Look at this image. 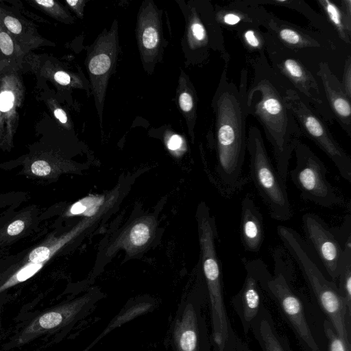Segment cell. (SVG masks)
I'll use <instances>...</instances> for the list:
<instances>
[{
	"mask_svg": "<svg viewBox=\"0 0 351 351\" xmlns=\"http://www.w3.org/2000/svg\"><path fill=\"white\" fill-rule=\"evenodd\" d=\"M266 52L273 69L308 101L325 122L332 124L335 119L322 94L321 87L302 61L292 52L276 45L273 39Z\"/></svg>",
	"mask_w": 351,
	"mask_h": 351,
	"instance_id": "obj_8",
	"label": "cell"
},
{
	"mask_svg": "<svg viewBox=\"0 0 351 351\" xmlns=\"http://www.w3.org/2000/svg\"><path fill=\"white\" fill-rule=\"evenodd\" d=\"M293 152L295 165L290 177L301 197L326 208L343 203V199L326 178L323 161L305 143L300 141Z\"/></svg>",
	"mask_w": 351,
	"mask_h": 351,
	"instance_id": "obj_7",
	"label": "cell"
},
{
	"mask_svg": "<svg viewBox=\"0 0 351 351\" xmlns=\"http://www.w3.org/2000/svg\"><path fill=\"white\" fill-rule=\"evenodd\" d=\"M343 247L338 276V289L346 306L351 311V239L348 240Z\"/></svg>",
	"mask_w": 351,
	"mask_h": 351,
	"instance_id": "obj_31",
	"label": "cell"
},
{
	"mask_svg": "<svg viewBox=\"0 0 351 351\" xmlns=\"http://www.w3.org/2000/svg\"><path fill=\"white\" fill-rule=\"evenodd\" d=\"M214 14L221 27L238 32L248 26H264L272 16L257 1H235L226 5H215Z\"/></svg>",
	"mask_w": 351,
	"mask_h": 351,
	"instance_id": "obj_17",
	"label": "cell"
},
{
	"mask_svg": "<svg viewBox=\"0 0 351 351\" xmlns=\"http://www.w3.org/2000/svg\"><path fill=\"white\" fill-rule=\"evenodd\" d=\"M262 351H291L286 339L277 331L269 312L262 307L250 329Z\"/></svg>",
	"mask_w": 351,
	"mask_h": 351,
	"instance_id": "obj_24",
	"label": "cell"
},
{
	"mask_svg": "<svg viewBox=\"0 0 351 351\" xmlns=\"http://www.w3.org/2000/svg\"><path fill=\"white\" fill-rule=\"evenodd\" d=\"M44 265V263H25L22 267L0 286V293L28 280L40 271Z\"/></svg>",
	"mask_w": 351,
	"mask_h": 351,
	"instance_id": "obj_33",
	"label": "cell"
},
{
	"mask_svg": "<svg viewBox=\"0 0 351 351\" xmlns=\"http://www.w3.org/2000/svg\"><path fill=\"white\" fill-rule=\"evenodd\" d=\"M240 237L245 250L257 252L264 240L263 217L250 195L241 202Z\"/></svg>",
	"mask_w": 351,
	"mask_h": 351,
	"instance_id": "obj_22",
	"label": "cell"
},
{
	"mask_svg": "<svg viewBox=\"0 0 351 351\" xmlns=\"http://www.w3.org/2000/svg\"><path fill=\"white\" fill-rule=\"evenodd\" d=\"M86 1L85 0H66L64 3L66 6L72 10L75 15L82 19L84 17V9Z\"/></svg>",
	"mask_w": 351,
	"mask_h": 351,
	"instance_id": "obj_38",
	"label": "cell"
},
{
	"mask_svg": "<svg viewBox=\"0 0 351 351\" xmlns=\"http://www.w3.org/2000/svg\"><path fill=\"white\" fill-rule=\"evenodd\" d=\"M21 164L22 174L43 180L55 178L69 169L68 162L51 151H40L27 155Z\"/></svg>",
	"mask_w": 351,
	"mask_h": 351,
	"instance_id": "obj_23",
	"label": "cell"
},
{
	"mask_svg": "<svg viewBox=\"0 0 351 351\" xmlns=\"http://www.w3.org/2000/svg\"><path fill=\"white\" fill-rule=\"evenodd\" d=\"M47 106L54 118L59 124L64 129L70 130L73 128L71 121L69 120L65 110L60 106L56 99L50 98L47 101Z\"/></svg>",
	"mask_w": 351,
	"mask_h": 351,
	"instance_id": "obj_36",
	"label": "cell"
},
{
	"mask_svg": "<svg viewBox=\"0 0 351 351\" xmlns=\"http://www.w3.org/2000/svg\"><path fill=\"white\" fill-rule=\"evenodd\" d=\"M177 97L178 106L186 121L189 133L193 139L197 119V97L188 76L183 72L181 73L179 80Z\"/></svg>",
	"mask_w": 351,
	"mask_h": 351,
	"instance_id": "obj_27",
	"label": "cell"
},
{
	"mask_svg": "<svg viewBox=\"0 0 351 351\" xmlns=\"http://www.w3.org/2000/svg\"><path fill=\"white\" fill-rule=\"evenodd\" d=\"M324 330L328 342V351H351V346L337 334L328 319L324 321Z\"/></svg>",
	"mask_w": 351,
	"mask_h": 351,
	"instance_id": "obj_34",
	"label": "cell"
},
{
	"mask_svg": "<svg viewBox=\"0 0 351 351\" xmlns=\"http://www.w3.org/2000/svg\"><path fill=\"white\" fill-rule=\"evenodd\" d=\"M239 291L231 299V304L239 317L245 335L261 311V287L254 275L248 269Z\"/></svg>",
	"mask_w": 351,
	"mask_h": 351,
	"instance_id": "obj_19",
	"label": "cell"
},
{
	"mask_svg": "<svg viewBox=\"0 0 351 351\" xmlns=\"http://www.w3.org/2000/svg\"><path fill=\"white\" fill-rule=\"evenodd\" d=\"M277 234L287 252L298 264L308 287L326 314L337 334L351 346V311L338 287L328 280L317 265L312 252L293 228L279 225Z\"/></svg>",
	"mask_w": 351,
	"mask_h": 351,
	"instance_id": "obj_3",
	"label": "cell"
},
{
	"mask_svg": "<svg viewBox=\"0 0 351 351\" xmlns=\"http://www.w3.org/2000/svg\"><path fill=\"white\" fill-rule=\"evenodd\" d=\"M206 289L188 297L180 305L173 324V351H211L202 308Z\"/></svg>",
	"mask_w": 351,
	"mask_h": 351,
	"instance_id": "obj_10",
	"label": "cell"
},
{
	"mask_svg": "<svg viewBox=\"0 0 351 351\" xmlns=\"http://www.w3.org/2000/svg\"><path fill=\"white\" fill-rule=\"evenodd\" d=\"M328 21L334 27L339 37L346 44L351 38V1L317 0Z\"/></svg>",
	"mask_w": 351,
	"mask_h": 351,
	"instance_id": "obj_25",
	"label": "cell"
},
{
	"mask_svg": "<svg viewBox=\"0 0 351 351\" xmlns=\"http://www.w3.org/2000/svg\"><path fill=\"white\" fill-rule=\"evenodd\" d=\"M29 56L0 23V76L19 73L28 64Z\"/></svg>",
	"mask_w": 351,
	"mask_h": 351,
	"instance_id": "obj_26",
	"label": "cell"
},
{
	"mask_svg": "<svg viewBox=\"0 0 351 351\" xmlns=\"http://www.w3.org/2000/svg\"><path fill=\"white\" fill-rule=\"evenodd\" d=\"M251 179L272 219L285 221L292 217L286 182L279 175L267 154L260 130L251 125L247 133Z\"/></svg>",
	"mask_w": 351,
	"mask_h": 351,
	"instance_id": "obj_4",
	"label": "cell"
},
{
	"mask_svg": "<svg viewBox=\"0 0 351 351\" xmlns=\"http://www.w3.org/2000/svg\"><path fill=\"white\" fill-rule=\"evenodd\" d=\"M150 238L149 227L145 223H136L131 228L129 233V240L134 246L145 245Z\"/></svg>",
	"mask_w": 351,
	"mask_h": 351,
	"instance_id": "obj_35",
	"label": "cell"
},
{
	"mask_svg": "<svg viewBox=\"0 0 351 351\" xmlns=\"http://www.w3.org/2000/svg\"><path fill=\"white\" fill-rule=\"evenodd\" d=\"M236 34L249 53L254 56L266 55L267 45L271 39L269 32H263L260 27L248 26Z\"/></svg>",
	"mask_w": 351,
	"mask_h": 351,
	"instance_id": "obj_30",
	"label": "cell"
},
{
	"mask_svg": "<svg viewBox=\"0 0 351 351\" xmlns=\"http://www.w3.org/2000/svg\"><path fill=\"white\" fill-rule=\"evenodd\" d=\"M182 138L177 134H173L169 137L167 141V146L171 151H176L183 145Z\"/></svg>",
	"mask_w": 351,
	"mask_h": 351,
	"instance_id": "obj_39",
	"label": "cell"
},
{
	"mask_svg": "<svg viewBox=\"0 0 351 351\" xmlns=\"http://www.w3.org/2000/svg\"><path fill=\"white\" fill-rule=\"evenodd\" d=\"M82 224L79 225L69 232L46 239L43 243L31 250L23 263H44L45 264L63 245L71 240L82 229Z\"/></svg>",
	"mask_w": 351,
	"mask_h": 351,
	"instance_id": "obj_29",
	"label": "cell"
},
{
	"mask_svg": "<svg viewBox=\"0 0 351 351\" xmlns=\"http://www.w3.org/2000/svg\"><path fill=\"white\" fill-rule=\"evenodd\" d=\"M186 42L198 61L207 60L210 50H213L221 54L228 65L230 56L225 47L222 28L215 18L214 7L211 5H200L199 9L197 7L190 8L186 27Z\"/></svg>",
	"mask_w": 351,
	"mask_h": 351,
	"instance_id": "obj_11",
	"label": "cell"
},
{
	"mask_svg": "<svg viewBox=\"0 0 351 351\" xmlns=\"http://www.w3.org/2000/svg\"><path fill=\"white\" fill-rule=\"evenodd\" d=\"M247 80L244 69L238 87L223 70L211 104L217 169L222 184L228 187L239 184L247 151Z\"/></svg>",
	"mask_w": 351,
	"mask_h": 351,
	"instance_id": "obj_2",
	"label": "cell"
},
{
	"mask_svg": "<svg viewBox=\"0 0 351 351\" xmlns=\"http://www.w3.org/2000/svg\"><path fill=\"white\" fill-rule=\"evenodd\" d=\"M161 12L151 0L144 1L137 16L136 36L145 69L152 73L162 49Z\"/></svg>",
	"mask_w": 351,
	"mask_h": 351,
	"instance_id": "obj_14",
	"label": "cell"
},
{
	"mask_svg": "<svg viewBox=\"0 0 351 351\" xmlns=\"http://www.w3.org/2000/svg\"><path fill=\"white\" fill-rule=\"evenodd\" d=\"M248 62L253 77L247 88V114L263 128L273 149L276 168L286 182L289 160L302 136L285 99L288 82L273 69L266 55L253 56Z\"/></svg>",
	"mask_w": 351,
	"mask_h": 351,
	"instance_id": "obj_1",
	"label": "cell"
},
{
	"mask_svg": "<svg viewBox=\"0 0 351 351\" xmlns=\"http://www.w3.org/2000/svg\"><path fill=\"white\" fill-rule=\"evenodd\" d=\"M285 99L302 136L312 141L331 160L341 176L351 182V157L336 141L324 119L288 82Z\"/></svg>",
	"mask_w": 351,
	"mask_h": 351,
	"instance_id": "obj_6",
	"label": "cell"
},
{
	"mask_svg": "<svg viewBox=\"0 0 351 351\" xmlns=\"http://www.w3.org/2000/svg\"><path fill=\"white\" fill-rule=\"evenodd\" d=\"M28 2L35 8L59 22L66 24L75 23V18L71 15L69 10L57 1L29 0Z\"/></svg>",
	"mask_w": 351,
	"mask_h": 351,
	"instance_id": "obj_32",
	"label": "cell"
},
{
	"mask_svg": "<svg viewBox=\"0 0 351 351\" xmlns=\"http://www.w3.org/2000/svg\"><path fill=\"white\" fill-rule=\"evenodd\" d=\"M341 84L346 94L351 98V60L350 56L348 57L344 66Z\"/></svg>",
	"mask_w": 351,
	"mask_h": 351,
	"instance_id": "obj_37",
	"label": "cell"
},
{
	"mask_svg": "<svg viewBox=\"0 0 351 351\" xmlns=\"http://www.w3.org/2000/svg\"><path fill=\"white\" fill-rule=\"evenodd\" d=\"M266 29L274 43L295 55L306 49H329L332 45L319 34L309 32L272 15Z\"/></svg>",
	"mask_w": 351,
	"mask_h": 351,
	"instance_id": "obj_16",
	"label": "cell"
},
{
	"mask_svg": "<svg viewBox=\"0 0 351 351\" xmlns=\"http://www.w3.org/2000/svg\"><path fill=\"white\" fill-rule=\"evenodd\" d=\"M0 23L26 53L38 47L54 45L44 38L34 25L0 5Z\"/></svg>",
	"mask_w": 351,
	"mask_h": 351,
	"instance_id": "obj_20",
	"label": "cell"
},
{
	"mask_svg": "<svg viewBox=\"0 0 351 351\" xmlns=\"http://www.w3.org/2000/svg\"><path fill=\"white\" fill-rule=\"evenodd\" d=\"M119 50L118 22L115 19L110 30L104 29L88 48L85 60L101 125L107 86L117 64Z\"/></svg>",
	"mask_w": 351,
	"mask_h": 351,
	"instance_id": "obj_9",
	"label": "cell"
},
{
	"mask_svg": "<svg viewBox=\"0 0 351 351\" xmlns=\"http://www.w3.org/2000/svg\"><path fill=\"white\" fill-rule=\"evenodd\" d=\"M25 88L18 72L0 76V149L13 147Z\"/></svg>",
	"mask_w": 351,
	"mask_h": 351,
	"instance_id": "obj_13",
	"label": "cell"
},
{
	"mask_svg": "<svg viewBox=\"0 0 351 351\" xmlns=\"http://www.w3.org/2000/svg\"><path fill=\"white\" fill-rule=\"evenodd\" d=\"M100 298L96 292H89L40 315L24 330L20 336V341H27L34 336L85 317L90 313Z\"/></svg>",
	"mask_w": 351,
	"mask_h": 351,
	"instance_id": "obj_15",
	"label": "cell"
},
{
	"mask_svg": "<svg viewBox=\"0 0 351 351\" xmlns=\"http://www.w3.org/2000/svg\"><path fill=\"white\" fill-rule=\"evenodd\" d=\"M41 76L47 78L56 84L67 88L87 89L88 84L79 74L66 69L59 62L46 60L38 68Z\"/></svg>",
	"mask_w": 351,
	"mask_h": 351,
	"instance_id": "obj_28",
	"label": "cell"
},
{
	"mask_svg": "<svg viewBox=\"0 0 351 351\" xmlns=\"http://www.w3.org/2000/svg\"><path fill=\"white\" fill-rule=\"evenodd\" d=\"M317 75L324 91L329 109L341 128L351 137V103L341 82L326 62H320Z\"/></svg>",
	"mask_w": 351,
	"mask_h": 351,
	"instance_id": "obj_18",
	"label": "cell"
},
{
	"mask_svg": "<svg viewBox=\"0 0 351 351\" xmlns=\"http://www.w3.org/2000/svg\"><path fill=\"white\" fill-rule=\"evenodd\" d=\"M245 351H247L246 348H245Z\"/></svg>",
	"mask_w": 351,
	"mask_h": 351,
	"instance_id": "obj_40",
	"label": "cell"
},
{
	"mask_svg": "<svg viewBox=\"0 0 351 351\" xmlns=\"http://www.w3.org/2000/svg\"><path fill=\"white\" fill-rule=\"evenodd\" d=\"M302 221L306 244L314 250L332 280H337L343 250L342 244L332 229L316 214L305 213Z\"/></svg>",
	"mask_w": 351,
	"mask_h": 351,
	"instance_id": "obj_12",
	"label": "cell"
},
{
	"mask_svg": "<svg viewBox=\"0 0 351 351\" xmlns=\"http://www.w3.org/2000/svg\"><path fill=\"white\" fill-rule=\"evenodd\" d=\"M245 269L256 278L261 289L276 302L298 337L311 351H320L307 322L302 303L291 286V272L275 265L271 275L261 259H243Z\"/></svg>",
	"mask_w": 351,
	"mask_h": 351,
	"instance_id": "obj_5",
	"label": "cell"
},
{
	"mask_svg": "<svg viewBox=\"0 0 351 351\" xmlns=\"http://www.w3.org/2000/svg\"><path fill=\"white\" fill-rule=\"evenodd\" d=\"M40 210L36 205H29L14 213L0 225V247L27 237L38 228Z\"/></svg>",
	"mask_w": 351,
	"mask_h": 351,
	"instance_id": "obj_21",
	"label": "cell"
}]
</instances>
